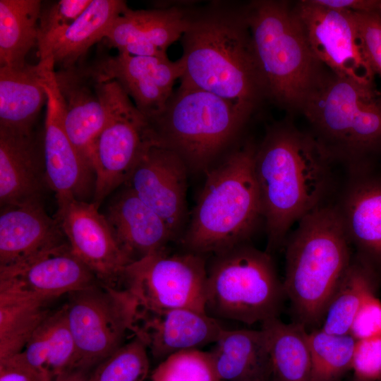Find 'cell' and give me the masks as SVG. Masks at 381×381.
Returning a JSON list of instances; mask_svg holds the SVG:
<instances>
[{
  "label": "cell",
  "instance_id": "obj_1",
  "mask_svg": "<svg viewBox=\"0 0 381 381\" xmlns=\"http://www.w3.org/2000/svg\"><path fill=\"white\" fill-rule=\"evenodd\" d=\"M334 160L312 133L279 123L256 147L254 173L267 237V252L284 246L291 226L326 205Z\"/></svg>",
  "mask_w": 381,
  "mask_h": 381
},
{
  "label": "cell",
  "instance_id": "obj_2",
  "mask_svg": "<svg viewBox=\"0 0 381 381\" xmlns=\"http://www.w3.org/2000/svg\"><path fill=\"white\" fill-rule=\"evenodd\" d=\"M181 39V85L214 94L250 117L265 95L244 6L217 1L190 11Z\"/></svg>",
  "mask_w": 381,
  "mask_h": 381
},
{
  "label": "cell",
  "instance_id": "obj_3",
  "mask_svg": "<svg viewBox=\"0 0 381 381\" xmlns=\"http://www.w3.org/2000/svg\"><path fill=\"white\" fill-rule=\"evenodd\" d=\"M286 240L283 288L296 322L320 325L353 254L336 205L326 204L298 222Z\"/></svg>",
  "mask_w": 381,
  "mask_h": 381
},
{
  "label": "cell",
  "instance_id": "obj_4",
  "mask_svg": "<svg viewBox=\"0 0 381 381\" xmlns=\"http://www.w3.org/2000/svg\"><path fill=\"white\" fill-rule=\"evenodd\" d=\"M256 147L246 144L207 171L181 241L187 251L214 255L246 243L262 217L254 173Z\"/></svg>",
  "mask_w": 381,
  "mask_h": 381
},
{
  "label": "cell",
  "instance_id": "obj_5",
  "mask_svg": "<svg viewBox=\"0 0 381 381\" xmlns=\"http://www.w3.org/2000/svg\"><path fill=\"white\" fill-rule=\"evenodd\" d=\"M244 11L265 97L289 111H301L327 69L311 51L294 6L258 0Z\"/></svg>",
  "mask_w": 381,
  "mask_h": 381
},
{
  "label": "cell",
  "instance_id": "obj_6",
  "mask_svg": "<svg viewBox=\"0 0 381 381\" xmlns=\"http://www.w3.org/2000/svg\"><path fill=\"white\" fill-rule=\"evenodd\" d=\"M301 112L334 161L349 171L375 169L381 156V96L375 84L326 70Z\"/></svg>",
  "mask_w": 381,
  "mask_h": 381
},
{
  "label": "cell",
  "instance_id": "obj_7",
  "mask_svg": "<svg viewBox=\"0 0 381 381\" xmlns=\"http://www.w3.org/2000/svg\"><path fill=\"white\" fill-rule=\"evenodd\" d=\"M248 119L226 99L180 85L164 109L148 120L156 145L177 153L189 170L206 171Z\"/></svg>",
  "mask_w": 381,
  "mask_h": 381
},
{
  "label": "cell",
  "instance_id": "obj_8",
  "mask_svg": "<svg viewBox=\"0 0 381 381\" xmlns=\"http://www.w3.org/2000/svg\"><path fill=\"white\" fill-rule=\"evenodd\" d=\"M284 298L270 254L246 243L214 255L207 267L205 310L219 320L262 324L279 318Z\"/></svg>",
  "mask_w": 381,
  "mask_h": 381
},
{
  "label": "cell",
  "instance_id": "obj_9",
  "mask_svg": "<svg viewBox=\"0 0 381 381\" xmlns=\"http://www.w3.org/2000/svg\"><path fill=\"white\" fill-rule=\"evenodd\" d=\"M102 91L107 120L95 140L92 157V202L99 207L114 189L127 182L143 155L156 145L149 120L121 86L107 81L102 83Z\"/></svg>",
  "mask_w": 381,
  "mask_h": 381
},
{
  "label": "cell",
  "instance_id": "obj_10",
  "mask_svg": "<svg viewBox=\"0 0 381 381\" xmlns=\"http://www.w3.org/2000/svg\"><path fill=\"white\" fill-rule=\"evenodd\" d=\"M68 295L64 306L77 350L75 368L90 371L132 333L137 303L124 289L100 282Z\"/></svg>",
  "mask_w": 381,
  "mask_h": 381
},
{
  "label": "cell",
  "instance_id": "obj_11",
  "mask_svg": "<svg viewBox=\"0 0 381 381\" xmlns=\"http://www.w3.org/2000/svg\"><path fill=\"white\" fill-rule=\"evenodd\" d=\"M206 281L203 255L187 250L169 255L164 250L128 265L121 288L140 308H191L205 312Z\"/></svg>",
  "mask_w": 381,
  "mask_h": 381
},
{
  "label": "cell",
  "instance_id": "obj_12",
  "mask_svg": "<svg viewBox=\"0 0 381 381\" xmlns=\"http://www.w3.org/2000/svg\"><path fill=\"white\" fill-rule=\"evenodd\" d=\"M294 6L311 51L326 69L359 83L375 84V74L363 54L351 11L316 0L300 1Z\"/></svg>",
  "mask_w": 381,
  "mask_h": 381
},
{
  "label": "cell",
  "instance_id": "obj_13",
  "mask_svg": "<svg viewBox=\"0 0 381 381\" xmlns=\"http://www.w3.org/2000/svg\"><path fill=\"white\" fill-rule=\"evenodd\" d=\"M54 218L72 253L107 286L121 288L131 261L118 244L99 206L93 202L67 198L57 200Z\"/></svg>",
  "mask_w": 381,
  "mask_h": 381
},
{
  "label": "cell",
  "instance_id": "obj_14",
  "mask_svg": "<svg viewBox=\"0 0 381 381\" xmlns=\"http://www.w3.org/2000/svg\"><path fill=\"white\" fill-rule=\"evenodd\" d=\"M102 83L115 81L147 119L159 114L173 95L175 82L184 72L183 60L168 56H132L118 53L90 65Z\"/></svg>",
  "mask_w": 381,
  "mask_h": 381
},
{
  "label": "cell",
  "instance_id": "obj_15",
  "mask_svg": "<svg viewBox=\"0 0 381 381\" xmlns=\"http://www.w3.org/2000/svg\"><path fill=\"white\" fill-rule=\"evenodd\" d=\"M98 282L68 243L20 265L0 268V293L44 303Z\"/></svg>",
  "mask_w": 381,
  "mask_h": 381
},
{
  "label": "cell",
  "instance_id": "obj_16",
  "mask_svg": "<svg viewBox=\"0 0 381 381\" xmlns=\"http://www.w3.org/2000/svg\"><path fill=\"white\" fill-rule=\"evenodd\" d=\"M54 71V66H50L45 83L48 99L43 131L44 179L56 200L86 201L91 193L93 197L95 174L65 131Z\"/></svg>",
  "mask_w": 381,
  "mask_h": 381
},
{
  "label": "cell",
  "instance_id": "obj_17",
  "mask_svg": "<svg viewBox=\"0 0 381 381\" xmlns=\"http://www.w3.org/2000/svg\"><path fill=\"white\" fill-rule=\"evenodd\" d=\"M188 171L174 151L153 145L143 155L126 183L166 222L175 238L186 220Z\"/></svg>",
  "mask_w": 381,
  "mask_h": 381
},
{
  "label": "cell",
  "instance_id": "obj_18",
  "mask_svg": "<svg viewBox=\"0 0 381 381\" xmlns=\"http://www.w3.org/2000/svg\"><path fill=\"white\" fill-rule=\"evenodd\" d=\"M54 77L65 131L92 169L94 145L107 120L103 83L98 80L90 65L84 61L55 71Z\"/></svg>",
  "mask_w": 381,
  "mask_h": 381
},
{
  "label": "cell",
  "instance_id": "obj_19",
  "mask_svg": "<svg viewBox=\"0 0 381 381\" xmlns=\"http://www.w3.org/2000/svg\"><path fill=\"white\" fill-rule=\"evenodd\" d=\"M219 321L191 308L150 310L137 306L132 334L162 361L179 351L213 344L226 329Z\"/></svg>",
  "mask_w": 381,
  "mask_h": 381
},
{
  "label": "cell",
  "instance_id": "obj_20",
  "mask_svg": "<svg viewBox=\"0 0 381 381\" xmlns=\"http://www.w3.org/2000/svg\"><path fill=\"white\" fill-rule=\"evenodd\" d=\"M336 207L355 255L381 276V175L375 169L350 172Z\"/></svg>",
  "mask_w": 381,
  "mask_h": 381
},
{
  "label": "cell",
  "instance_id": "obj_21",
  "mask_svg": "<svg viewBox=\"0 0 381 381\" xmlns=\"http://www.w3.org/2000/svg\"><path fill=\"white\" fill-rule=\"evenodd\" d=\"M190 11L171 6L147 10L128 7L116 18L104 38L119 53L167 56V50L188 28Z\"/></svg>",
  "mask_w": 381,
  "mask_h": 381
},
{
  "label": "cell",
  "instance_id": "obj_22",
  "mask_svg": "<svg viewBox=\"0 0 381 381\" xmlns=\"http://www.w3.org/2000/svg\"><path fill=\"white\" fill-rule=\"evenodd\" d=\"M44 173L43 137L0 128L1 208L41 201Z\"/></svg>",
  "mask_w": 381,
  "mask_h": 381
},
{
  "label": "cell",
  "instance_id": "obj_23",
  "mask_svg": "<svg viewBox=\"0 0 381 381\" xmlns=\"http://www.w3.org/2000/svg\"><path fill=\"white\" fill-rule=\"evenodd\" d=\"M0 216V268L24 263L68 243L55 218L41 201L2 207Z\"/></svg>",
  "mask_w": 381,
  "mask_h": 381
},
{
  "label": "cell",
  "instance_id": "obj_24",
  "mask_svg": "<svg viewBox=\"0 0 381 381\" xmlns=\"http://www.w3.org/2000/svg\"><path fill=\"white\" fill-rule=\"evenodd\" d=\"M104 216L131 263L166 250L168 243L175 238L166 222L128 186Z\"/></svg>",
  "mask_w": 381,
  "mask_h": 381
},
{
  "label": "cell",
  "instance_id": "obj_25",
  "mask_svg": "<svg viewBox=\"0 0 381 381\" xmlns=\"http://www.w3.org/2000/svg\"><path fill=\"white\" fill-rule=\"evenodd\" d=\"M127 8L125 1L92 0L75 22L38 42L40 60L50 57L58 69L83 62L89 49L104 38L110 25Z\"/></svg>",
  "mask_w": 381,
  "mask_h": 381
},
{
  "label": "cell",
  "instance_id": "obj_26",
  "mask_svg": "<svg viewBox=\"0 0 381 381\" xmlns=\"http://www.w3.org/2000/svg\"><path fill=\"white\" fill-rule=\"evenodd\" d=\"M47 57L35 65L0 66V128L30 132L47 103Z\"/></svg>",
  "mask_w": 381,
  "mask_h": 381
},
{
  "label": "cell",
  "instance_id": "obj_27",
  "mask_svg": "<svg viewBox=\"0 0 381 381\" xmlns=\"http://www.w3.org/2000/svg\"><path fill=\"white\" fill-rule=\"evenodd\" d=\"M220 381L269 380L265 332L250 329H225L209 351Z\"/></svg>",
  "mask_w": 381,
  "mask_h": 381
},
{
  "label": "cell",
  "instance_id": "obj_28",
  "mask_svg": "<svg viewBox=\"0 0 381 381\" xmlns=\"http://www.w3.org/2000/svg\"><path fill=\"white\" fill-rule=\"evenodd\" d=\"M19 353L47 381L75 368L77 350L65 306L51 312Z\"/></svg>",
  "mask_w": 381,
  "mask_h": 381
},
{
  "label": "cell",
  "instance_id": "obj_29",
  "mask_svg": "<svg viewBox=\"0 0 381 381\" xmlns=\"http://www.w3.org/2000/svg\"><path fill=\"white\" fill-rule=\"evenodd\" d=\"M261 325L267 337L273 381H310L308 329L296 322L284 323L279 318Z\"/></svg>",
  "mask_w": 381,
  "mask_h": 381
},
{
  "label": "cell",
  "instance_id": "obj_30",
  "mask_svg": "<svg viewBox=\"0 0 381 381\" xmlns=\"http://www.w3.org/2000/svg\"><path fill=\"white\" fill-rule=\"evenodd\" d=\"M379 274L353 254L351 264L334 293L320 327L334 334H349L364 301L375 294Z\"/></svg>",
  "mask_w": 381,
  "mask_h": 381
},
{
  "label": "cell",
  "instance_id": "obj_31",
  "mask_svg": "<svg viewBox=\"0 0 381 381\" xmlns=\"http://www.w3.org/2000/svg\"><path fill=\"white\" fill-rule=\"evenodd\" d=\"M42 2L0 0V66L20 67L39 38Z\"/></svg>",
  "mask_w": 381,
  "mask_h": 381
},
{
  "label": "cell",
  "instance_id": "obj_32",
  "mask_svg": "<svg viewBox=\"0 0 381 381\" xmlns=\"http://www.w3.org/2000/svg\"><path fill=\"white\" fill-rule=\"evenodd\" d=\"M47 303L0 293V360L22 351L51 313Z\"/></svg>",
  "mask_w": 381,
  "mask_h": 381
},
{
  "label": "cell",
  "instance_id": "obj_33",
  "mask_svg": "<svg viewBox=\"0 0 381 381\" xmlns=\"http://www.w3.org/2000/svg\"><path fill=\"white\" fill-rule=\"evenodd\" d=\"M310 381H337L351 370L356 339L350 334H334L315 328L308 332Z\"/></svg>",
  "mask_w": 381,
  "mask_h": 381
},
{
  "label": "cell",
  "instance_id": "obj_34",
  "mask_svg": "<svg viewBox=\"0 0 381 381\" xmlns=\"http://www.w3.org/2000/svg\"><path fill=\"white\" fill-rule=\"evenodd\" d=\"M148 350L136 336L96 365L87 381H144L149 373Z\"/></svg>",
  "mask_w": 381,
  "mask_h": 381
},
{
  "label": "cell",
  "instance_id": "obj_35",
  "mask_svg": "<svg viewBox=\"0 0 381 381\" xmlns=\"http://www.w3.org/2000/svg\"><path fill=\"white\" fill-rule=\"evenodd\" d=\"M152 381H220L209 351L200 349L173 353L152 371Z\"/></svg>",
  "mask_w": 381,
  "mask_h": 381
},
{
  "label": "cell",
  "instance_id": "obj_36",
  "mask_svg": "<svg viewBox=\"0 0 381 381\" xmlns=\"http://www.w3.org/2000/svg\"><path fill=\"white\" fill-rule=\"evenodd\" d=\"M91 1L60 0L45 5L42 4L39 21L38 42L75 22Z\"/></svg>",
  "mask_w": 381,
  "mask_h": 381
},
{
  "label": "cell",
  "instance_id": "obj_37",
  "mask_svg": "<svg viewBox=\"0 0 381 381\" xmlns=\"http://www.w3.org/2000/svg\"><path fill=\"white\" fill-rule=\"evenodd\" d=\"M352 13L363 54L375 74L381 77V16Z\"/></svg>",
  "mask_w": 381,
  "mask_h": 381
},
{
  "label": "cell",
  "instance_id": "obj_38",
  "mask_svg": "<svg viewBox=\"0 0 381 381\" xmlns=\"http://www.w3.org/2000/svg\"><path fill=\"white\" fill-rule=\"evenodd\" d=\"M351 370L356 381L381 378V335L356 340Z\"/></svg>",
  "mask_w": 381,
  "mask_h": 381
},
{
  "label": "cell",
  "instance_id": "obj_39",
  "mask_svg": "<svg viewBox=\"0 0 381 381\" xmlns=\"http://www.w3.org/2000/svg\"><path fill=\"white\" fill-rule=\"evenodd\" d=\"M356 340L381 335V302L373 294L358 310L350 333Z\"/></svg>",
  "mask_w": 381,
  "mask_h": 381
},
{
  "label": "cell",
  "instance_id": "obj_40",
  "mask_svg": "<svg viewBox=\"0 0 381 381\" xmlns=\"http://www.w3.org/2000/svg\"><path fill=\"white\" fill-rule=\"evenodd\" d=\"M0 381H47L20 353L0 360Z\"/></svg>",
  "mask_w": 381,
  "mask_h": 381
},
{
  "label": "cell",
  "instance_id": "obj_41",
  "mask_svg": "<svg viewBox=\"0 0 381 381\" xmlns=\"http://www.w3.org/2000/svg\"><path fill=\"white\" fill-rule=\"evenodd\" d=\"M319 4L351 12L381 16V0H316Z\"/></svg>",
  "mask_w": 381,
  "mask_h": 381
},
{
  "label": "cell",
  "instance_id": "obj_42",
  "mask_svg": "<svg viewBox=\"0 0 381 381\" xmlns=\"http://www.w3.org/2000/svg\"><path fill=\"white\" fill-rule=\"evenodd\" d=\"M90 371L82 368H73L61 374L52 381H87Z\"/></svg>",
  "mask_w": 381,
  "mask_h": 381
},
{
  "label": "cell",
  "instance_id": "obj_43",
  "mask_svg": "<svg viewBox=\"0 0 381 381\" xmlns=\"http://www.w3.org/2000/svg\"><path fill=\"white\" fill-rule=\"evenodd\" d=\"M251 381H268V380L265 379H255Z\"/></svg>",
  "mask_w": 381,
  "mask_h": 381
},
{
  "label": "cell",
  "instance_id": "obj_44",
  "mask_svg": "<svg viewBox=\"0 0 381 381\" xmlns=\"http://www.w3.org/2000/svg\"><path fill=\"white\" fill-rule=\"evenodd\" d=\"M355 381H356V380H355ZM372 381H381V378L378 379V380H372Z\"/></svg>",
  "mask_w": 381,
  "mask_h": 381
}]
</instances>
